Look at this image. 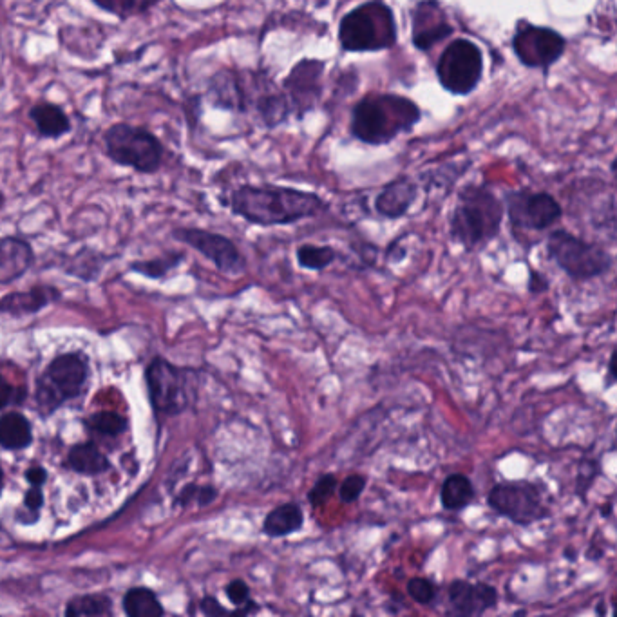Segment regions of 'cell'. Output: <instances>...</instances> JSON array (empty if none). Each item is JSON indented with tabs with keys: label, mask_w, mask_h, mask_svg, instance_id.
<instances>
[{
	"label": "cell",
	"mask_w": 617,
	"mask_h": 617,
	"mask_svg": "<svg viewBox=\"0 0 617 617\" xmlns=\"http://www.w3.org/2000/svg\"><path fill=\"white\" fill-rule=\"evenodd\" d=\"M98 8L116 15L122 20L145 15L158 6L162 0H93Z\"/></svg>",
	"instance_id": "83f0119b"
},
{
	"label": "cell",
	"mask_w": 617,
	"mask_h": 617,
	"mask_svg": "<svg viewBox=\"0 0 617 617\" xmlns=\"http://www.w3.org/2000/svg\"><path fill=\"white\" fill-rule=\"evenodd\" d=\"M225 594H227V598L230 599V603H232L234 607H245L248 601L252 599L250 587H248L247 583L243 580L230 581L227 585V589H225Z\"/></svg>",
	"instance_id": "d590c367"
},
{
	"label": "cell",
	"mask_w": 617,
	"mask_h": 617,
	"mask_svg": "<svg viewBox=\"0 0 617 617\" xmlns=\"http://www.w3.org/2000/svg\"><path fill=\"white\" fill-rule=\"evenodd\" d=\"M504 203L484 185H467L458 192L449 218V232L456 245L473 252L500 236Z\"/></svg>",
	"instance_id": "7a4b0ae2"
},
{
	"label": "cell",
	"mask_w": 617,
	"mask_h": 617,
	"mask_svg": "<svg viewBox=\"0 0 617 617\" xmlns=\"http://www.w3.org/2000/svg\"><path fill=\"white\" fill-rule=\"evenodd\" d=\"M324 69L326 64L323 60L304 58L286 76L283 93L292 107V113L304 116L314 109L323 95Z\"/></svg>",
	"instance_id": "5bb4252c"
},
{
	"label": "cell",
	"mask_w": 617,
	"mask_h": 617,
	"mask_svg": "<svg viewBox=\"0 0 617 617\" xmlns=\"http://www.w3.org/2000/svg\"><path fill=\"white\" fill-rule=\"evenodd\" d=\"M201 610H203V614H205V616H230V614H234V616H236V612H234V610H227V608L221 607L218 599L216 598L203 599V601H201Z\"/></svg>",
	"instance_id": "74e56055"
},
{
	"label": "cell",
	"mask_w": 617,
	"mask_h": 617,
	"mask_svg": "<svg viewBox=\"0 0 617 617\" xmlns=\"http://www.w3.org/2000/svg\"><path fill=\"white\" fill-rule=\"evenodd\" d=\"M297 265L304 270L323 272L337 261V250L330 245H301L295 250Z\"/></svg>",
	"instance_id": "484cf974"
},
{
	"label": "cell",
	"mask_w": 617,
	"mask_h": 617,
	"mask_svg": "<svg viewBox=\"0 0 617 617\" xmlns=\"http://www.w3.org/2000/svg\"><path fill=\"white\" fill-rule=\"evenodd\" d=\"M176 261L172 259L169 263H165V261H156V263H143V265H134V268L138 270V272H143V274H147V276L158 277L165 274V270L167 268H171Z\"/></svg>",
	"instance_id": "f35d334b"
},
{
	"label": "cell",
	"mask_w": 617,
	"mask_h": 617,
	"mask_svg": "<svg viewBox=\"0 0 617 617\" xmlns=\"http://www.w3.org/2000/svg\"><path fill=\"white\" fill-rule=\"evenodd\" d=\"M545 250L552 263L576 283L605 276L614 266V257L607 248L580 238L565 228L552 230L545 241Z\"/></svg>",
	"instance_id": "277c9868"
},
{
	"label": "cell",
	"mask_w": 617,
	"mask_h": 617,
	"mask_svg": "<svg viewBox=\"0 0 617 617\" xmlns=\"http://www.w3.org/2000/svg\"><path fill=\"white\" fill-rule=\"evenodd\" d=\"M218 498V491L214 487H198V485H189L183 489L180 494V504H190V502H198L200 505H209Z\"/></svg>",
	"instance_id": "e575fe53"
},
{
	"label": "cell",
	"mask_w": 617,
	"mask_h": 617,
	"mask_svg": "<svg viewBox=\"0 0 617 617\" xmlns=\"http://www.w3.org/2000/svg\"><path fill=\"white\" fill-rule=\"evenodd\" d=\"M230 209L257 227H283L319 216L328 203L314 192L292 187L241 185L230 196Z\"/></svg>",
	"instance_id": "6da1fadb"
},
{
	"label": "cell",
	"mask_w": 617,
	"mask_h": 617,
	"mask_svg": "<svg viewBox=\"0 0 617 617\" xmlns=\"http://www.w3.org/2000/svg\"><path fill=\"white\" fill-rule=\"evenodd\" d=\"M500 594L484 581L455 580L447 585V616L480 617L498 607Z\"/></svg>",
	"instance_id": "9a60e30c"
},
{
	"label": "cell",
	"mask_w": 617,
	"mask_h": 617,
	"mask_svg": "<svg viewBox=\"0 0 617 617\" xmlns=\"http://www.w3.org/2000/svg\"><path fill=\"white\" fill-rule=\"evenodd\" d=\"M174 238L198 250L225 274L239 276L247 268L245 256L239 252L236 243L221 234H214V232L201 230V228H180L174 232Z\"/></svg>",
	"instance_id": "4fadbf2b"
},
{
	"label": "cell",
	"mask_w": 617,
	"mask_h": 617,
	"mask_svg": "<svg viewBox=\"0 0 617 617\" xmlns=\"http://www.w3.org/2000/svg\"><path fill=\"white\" fill-rule=\"evenodd\" d=\"M104 143L107 156L118 165L131 167L142 174H152L162 167L163 145L143 127L113 125L104 134Z\"/></svg>",
	"instance_id": "52a82bcc"
},
{
	"label": "cell",
	"mask_w": 617,
	"mask_h": 617,
	"mask_svg": "<svg viewBox=\"0 0 617 617\" xmlns=\"http://www.w3.org/2000/svg\"><path fill=\"white\" fill-rule=\"evenodd\" d=\"M453 26L447 22L446 13L437 0H422L413 11V46L420 51L435 48L453 35Z\"/></svg>",
	"instance_id": "2e32d148"
},
{
	"label": "cell",
	"mask_w": 617,
	"mask_h": 617,
	"mask_svg": "<svg viewBox=\"0 0 617 617\" xmlns=\"http://www.w3.org/2000/svg\"><path fill=\"white\" fill-rule=\"evenodd\" d=\"M2 482H4V476H2V469H0V489H2Z\"/></svg>",
	"instance_id": "7bdbcfd3"
},
{
	"label": "cell",
	"mask_w": 617,
	"mask_h": 617,
	"mask_svg": "<svg viewBox=\"0 0 617 617\" xmlns=\"http://www.w3.org/2000/svg\"><path fill=\"white\" fill-rule=\"evenodd\" d=\"M42 502H44V494L38 489V485H33V489L26 494V505H28L29 509L37 511V509L42 507Z\"/></svg>",
	"instance_id": "60d3db41"
},
{
	"label": "cell",
	"mask_w": 617,
	"mask_h": 617,
	"mask_svg": "<svg viewBox=\"0 0 617 617\" xmlns=\"http://www.w3.org/2000/svg\"><path fill=\"white\" fill-rule=\"evenodd\" d=\"M67 466L82 475H98V473H104L109 467V462L93 442H87V444H80L71 449L69 458H67Z\"/></svg>",
	"instance_id": "603a6c76"
},
{
	"label": "cell",
	"mask_w": 617,
	"mask_h": 617,
	"mask_svg": "<svg viewBox=\"0 0 617 617\" xmlns=\"http://www.w3.org/2000/svg\"><path fill=\"white\" fill-rule=\"evenodd\" d=\"M31 442L28 418L20 413H8L0 418V446L6 449H24Z\"/></svg>",
	"instance_id": "cb8c5ba5"
},
{
	"label": "cell",
	"mask_w": 617,
	"mask_h": 617,
	"mask_svg": "<svg viewBox=\"0 0 617 617\" xmlns=\"http://www.w3.org/2000/svg\"><path fill=\"white\" fill-rule=\"evenodd\" d=\"M484 75V53L475 42L456 38L437 62L440 86L451 95L466 96L473 93Z\"/></svg>",
	"instance_id": "ba28073f"
},
{
	"label": "cell",
	"mask_w": 617,
	"mask_h": 617,
	"mask_svg": "<svg viewBox=\"0 0 617 617\" xmlns=\"http://www.w3.org/2000/svg\"><path fill=\"white\" fill-rule=\"evenodd\" d=\"M53 297H57V294L48 288H35L29 292L6 295L0 301V312L11 315L33 314L44 308L49 301H53Z\"/></svg>",
	"instance_id": "7402d4cb"
},
{
	"label": "cell",
	"mask_w": 617,
	"mask_h": 617,
	"mask_svg": "<svg viewBox=\"0 0 617 617\" xmlns=\"http://www.w3.org/2000/svg\"><path fill=\"white\" fill-rule=\"evenodd\" d=\"M420 107L406 96L368 95L353 107L350 133L368 145H386L420 122Z\"/></svg>",
	"instance_id": "3957f363"
},
{
	"label": "cell",
	"mask_w": 617,
	"mask_h": 617,
	"mask_svg": "<svg viewBox=\"0 0 617 617\" xmlns=\"http://www.w3.org/2000/svg\"><path fill=\"white\" fill-rule=\"evenodd\" d=\"M418 187L411 178H397L380 190L375 198V212L386 219H400L408 214L417 200Z\"/></svg>",
	"instance_id": "e0dca14e"
},
{
	"label": "cell",
	"mask_w": 617,
	"mask_h": 617,
	"mask_svg": "<svg viewBox=\"0 0 617 617\" xmlns=\"http://www.w3.org/2000/svg\"><path fill=\"white\" fill-rule=\"evenodd\" d=\"M601 475V467L599 462L594 460H581L580 469H578V478H576V487H578V494L581 498L587 496V491H590V485L596 482V478Z\"/></svg>",
	"instance_id": "836d02e7"
},
{
	"label": "cell",
	"mask_w": 617,
	"mask_h": 617,
	"mask_svg": "<svg viewBox=\"0 0 617 617\" xmlns=\"http://www.w3.org/2000/svg\"><path fill=\"white\" fill-rule=\"evenodd\" d=\"M29 118L33 120V124L37 127L38 134L42 138H60L64 134L69 133L71 122L64 113L62 107L49 102L37 104L29 111Z\"/></svg>",
	"instance_id": "44dd1931"
},
{
	"label": "cell",
	"mask_w": 617,
	"mask_h": 617,
	"mask_svg": "<svg viewBox=\"0 0 617 617\" xmlns=\"http://www.w3.org/2000/svg\"><path fill=\"white\" fill-rule=\"evenodd\" d=\"M86 379L87 362L80 355L67 353L57 357L38 380V406L46 413L55 411L82 391Z\"/></svg>",
	"instance_id": "9c48e42d"
},
{
	"label": "cell",
	"mask_w": 617,
	"mask_h": 617,
	"mask_svg": "<svg viewBox=\"0 0 617 617\" xmlns=\"http://www.w3.org/2000/svg\"><path fill=\"white\" fill-rule=\"evenodd\" d=\"M33 261V250L26 241L0 238V285L22 276Z\"/></svg>",
	"instance_id": "ac0fdd59"
},
{
	"label": "cell",
	"mask_w": 617,
	"mask_h": 617,
	"mask_svg": "<svg viewBox=\"0 0 617 617\" xmlns=\"http://www.w3.org/2000/svg\"><path fill=\"white\" fill-rule=\"evenodd\" d=\"M194 373L156 359L147 370L152 406L165 415H178L190 404V380Z\"/></svg>",
	"instance_id": "8fae6325"
},
{
	"label": "cell",
	"mask_w": 617,
	"mask_h": 617,
	"mask_svg": "<svg viewBox=\"0 0 617 617\" xmlns=\"http://www.w3.org/2000/svg\"><path fill=\"white\" fill-rule=\"evenodd\" d=\"M111 612V599L105 596L75 598L66 608L67 616H104Z\"/></svg>",
	"instance_id": "f1b7e54d"
},
{
	"label": "cell",
	"mask_w": 617,
	"mask_h": 617,
	"mask_svg": "<svg viewBox=\"0 0 617 617\" xmlns=\"http://www.w3.org/2000/svg\"><path fill=\"white\" fill-rule=\"evenodd\" d=\"M406 592H408L409 598L413 599L418 605L422 607H435L438 601V589L437 583L429 578H422V576H415L408 581L406 585Z\"/></svg>",
	"instance_id": "f546056e"
},
{
	"label": "cell",
	"mask_w": 617,
	"mask_h": 617,
	"mask_svg": "<svg viewBox=\"0 0 617 617\" xmlns=\"http://www.w3.org/2000/svg\"><path fill=\"white\" fill-rule=\"evenodd\" d=\"M28 480L31 482V485H40L46 482V471L42 469V467H31L28 471Z\"/></svg>",
	"instance_id": "b9f144b4"
},
{
	"label": "cell",
	"mask_w": 617,
	"mask_h": 617,
	"mask_svg": "<svg viewBox=\"0 0 617 617\" xmlns=\"http://www.w3.org/2000/svg\"><path fill=\"white\" fill-rule=\"evenodd\" d=\"M487 505L493 513L518 527H531L551 516L545 504V491L531 480H509L491 487L487 493Z\"/></svg>",
	"instance_id": "8992f818"
},
{
	"label": "cell",
	"mask_w": 617,
	"mask_h": 617,
	"mask_svg": "<svg viewBox=\"0 0 617 617\" xmlns=\"http://www.w3.org/2000/svg\"><path fill=\"white\" fill-rule=\"evenodd\" d=\"M24 391L15 390L8 380L0 377V408L8 406L11 402H22Z\"/></svg>",
	"instance_id": "8d00e7d4"
},
{
	"label": "cell",
	"mask_w": 617,
	"mask_h": 617,
	"mask_svg": "<svg viewBox=\"0 0 617 617\" xmlns=\"http://www.w3.org/2000/svg\"><path fill=\"white\" fill-rule=\"evenodd\" d=\"M440 505L449 513H460L469 505L475 504L476 489L471 478L462 473H453L446 476V480L440 485Z\"/></svg>",
	"instance_id": "ffe728a7"
},
{
	"label": "cell",
	"mask_w": 617,
	"mask_h": 617,
	"mask_svg": "<svg viewBox=\"0 0 617 617\" xmlns=\"http://www.w3.org/2000/svg\"><path fill=\"white\" fill-rule=\"evenodd\" d=\"M547 290H549L547 277L540 274V272H536V270H531V274H529V292L532 295H540L543 292H547Z\"/></svg>",
	"instance_id": "ab89813d"
},
{
	"label": "cell",
	"mask_w": 617,
	"mask_h": 617,
	"mask_svg": "<svg viewBox=\"0 0 617 617\" xmlns=\"http://www.w3.org/2000/svg\"><path fill=\"white\" fill-rule=\"evenodd\" d=\"M337 487H339V478L337 476L330 475V473L319 476V480L306 493V500L314 509H319V507H323L332 498L335 491H337Z\"/></svg>",
	"instance_id": "4dcf8cb0"
},
{
	"label": "cell",
	"mask_w": 617,
	"mask_h": 617,
	"mask_svg": "<svg viewBox=\"0 0 617 617\" xmlns=\"http://www.w3.org/2000/svg\"><path fill=\"white\" fill-rule=\"evenodd\" d=\"M505 209L514 230L543 232L563 216L560 203L549 192L511 190L505 194Z\"/></svg>",
	"instance_id": "30bf717a"
},
{
	"label": "cell",
	"mask_w": 617,
	"mask_h": 617,
	"mask_svg": "<svg viewBox=\"0 0 617 617\" xmlns=\"http://www.w3.org/2000/svg\"><path fill=\"white\" fill-rule=\"evenodd\" d=\"M366 487H368V476L361 475V473H352V475L346 476L342 482H339V487H337L339 500L342 504H355V502L361 500Z\"/></svg>",
	"instance_id": "d6a6232c"
},
{
	"label": "cell",
	"mask_w": 617,
	"mask_h": 617,
	"mask_svg": "<svg viewBox=\"0 0 617 617\" xmlns=\"http://www.w3.org/2000/svg\"><path fill=\"white\" fill-rule=\"evenodd\" d=\"M513 49L523 66L549 69L563 57L567 40L552 28L522 24L514 33Z\"/></svg>",
	"instance_id": "7c38bea8"
},
{
	"label": "cell",
	"mask_w": 617,
	"mask_h": 617,
	"mask_svg": "<svg viewBox=\"0 0 617 617\" xmlns=\"http://www.w3.org/2000/svg\"><path fill=\"white\" fill-rule=\"evenodd\" d=\"M304 511L301 505L297 502H286V504L277 505L276 509H272L266 514L265 522H263V534L268 538H288L294 536L297 532L304 529Z\"/></svg>",
	"instance_id": "d6986e66"
},
{
	"label": "cell",
	"mask_w": 617,
	"mask_h": 617,
	"mask_svg": "<svg viewBox=\"0 0 617 617\" xmlns=\"http://www.w3.org/2000/svg\"><path fill=\"white\" fill-rule=\"evenodd\" d=\"M125 612L131 617H158L163 614V607L151 590L134 589L127 592L124 599Z\"/></svg>",
	"instance_id": "4316f807"
},
{
	"label": "cell",
	"mask_w": 617,
	"mask_h": 617,
	"mask_svg": "<svg viewBox=\"0 0 617 617\" xmlns=\"http://www.w3.org/2000/svg\"><path fill=\"white\" fill-rule=\"evenodd\" d=\"M89 426L104 437H118L127 429V420L116 413H96L95 417L89 420Z\"/></svg>",
	"instance_id": "1f68e13d"
},
{
	"label": "cell",
	"mask_w": 617,
	"mask_h": 617,
	"mask_svg": "<svg viewBox=\"0 0 617 617\" xmlns=\"http://www.w3.org/2000/svg\"><path fill=\"white\" fill-rule=\"evenodd\" d=\"M339 42L350 53L393 48L397 42V24L390 6L366 2L348 11L339 24Z\"/></svg>",
	"instance_id": "5b68a950"
},
{
	"label": "cell",
	"mask_w": 617,
	"mask_h": 617,
	"mask_svg": "<svg viewBox=\"0 0 617 617\" xmlns=\"http://www.w3.org/2000/svg\"><path fill=\"white\" fill-rule=\"evenodd\" d=\"M256 109L268 127H276L285 122L288 114L292 113V107L288 104L285 93L276 91H266L259 96L256 100Z\"/></svg>",
	"instance_id": "d4e9b609"
}]
</instances>
